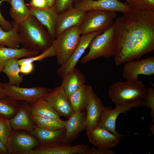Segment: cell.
Returning <instances> with one entry per match:
<instances>
[{
  "mask_svg": "<svg viewBox=\"0 0 154 154\" xmlns=\"http://www.w3.org/2000/svg\"><path fill=\"white\" fill-rule=\"evenodd\" d=\"M114 23L115 64L138 59L154 50V11L131 9Z\"/></svg>",
  "mask_w": 154,
  "mask_h": 154,
  "instance_id": "cell-1",
  "label": "cell"
},
{
  "mask_svg": "<svg viewBox=\"0 0 154 154\" xmlns=\"http://www.w3.org/2000/svg\"><path fill=\"white\" fill-rule=\"evenodd\" d=\"M19 25V37L23 47L42 52L52 46L54 40L46 28L33 16L31 15Z\"/></svg>",
  "mask_w": 154,
  "mask_h": 154,
  "instance_id": "cell-2",
  "label": "cell"
},
{
  "mask_svg": "<svg viewBox=\"0 0 154 154\" xmlns=\"http://www.w3.org/2000/svg\"><path fill=\"white\" fill-rule=\"evenodd\" d=\"M147 90L141 80H126L112 84L108 94L116 107L145 100Z\"/></svg>",
  "mask_w": 154,
  "mask_h": 154,
  "instance_id": "cell-3",
  "label": "cell"
},
{
  "mask_svg": "<svg viewBox=\"0 0 154 154\" xmlns=\"http://www.w3.org/2000/svg\"><path fill=\"white\" fill-rule=\"evenodd\" d=\"M115 27L114 23L103 32L95 36L89 46V50L80 60L81 64L103 57L109 58L114 56L115 50Z\"/></svg>",
  "mask_w": 154,
  "mask_h": 154,
  "instance_id": "cell-4",
  "label": "cell"
},
{
  "mask_svg": "<svg viewBox=\"0 0 154 154\" xmlns=\"http://www.w3.org/2000/svg\"><path fill=\"white\" fill-rule=\"evenodd\" d=\"M79 26L64 31L53 40L52 46L58 65H62L68 60L78 44L81 35Z\"/></svg>",
  "mask_w": 154,
  "mask_h": 154,
  "instance_id": "cell-5",
  "label": "cell"
},
{
  "mask_svg": "<svg viewBox=\"0 0 154 154\" xmlns=\"http://www.w3.org/2000/svg\"><path fill=\"white\" fill-rule=\"evenodd\" d=\"M116 15L114 11L98 9L87 11L79 26L81 35L104 31L112 25Z\"/></svg>",
  "mask_w": 154,
  "mask_h": 154,
  "instance_id": "cell-6",
  "label": "cell"
},
{
  "mask_svg": "<svg viewBox=\"0 0 154 154\" xmlns=\"http://www.w3.org/2000/svg\"><path fill=\"white\" fill-rule=\"evenodd\" d=\"M39 143L30 132L23 130L13 131L7 138L6 146L8 154H33Z\"/></svg>",
  "mask_w": 154,
  "mask_h": 154,
  "instance_id": "cell-7",
  "label": "cell"
},
{
  "mask_svg": "<svg viewBox=\"0 0 154 154\" xmlns=\"http://www.w3.org/2000/svg\"><path fill=\"white\" fill-rule=\"evenodd\" d=\"M1 87L9 98L16 101H24L29 103L42 98L53 89L42 87L22 88L8 83H1Z\"/></svg>",
  "mask_w": 154,
  "mask_h": 154,
  "instance_id": "cell-8",
  "label": "cell"
},
{
  "mask_svg": "<svg viewBox=\"0 0 154 154\" xmlns=\"http://www.w3.org/2000/svg\"><path fill=\"white\" fill-rule=\"evenodd\" d=\"M91 148L80 144L71 145L62 142L40 144L33 149V154H90Z\"/></svg>",
  "mask_w": 154,
  "mask_h": 154,
  "instance_id": "cell-9",
  "label": "cell"
},
{
  "mask_svg": "<svg viewBox=\"0 0 154 154\" xmlns=\"http://www.w3.org/2000/svg\"><path fill=\"white\" fill-rule=\"evenodd\" d=\"M122 75L126 80H139V76L154 74V56H150L140 60H132L125 63Z\"/></svg>",
  "mask_w": 154,
  "mask_h": 154,
  "instance_id": "cell-10",
  "label": "cell"
},
{
  "mask_svg": "<svg viewBox=\"0 0 154 154\" xmlns=\"http://www.w3.org/2000/svg\"><path fill=\"white\" fill-rule=\"evenodd\" d=\"M103 31H97L82 35L79 43L70 57L57 70V75L62 80L69 72L75 67L79 60L89 46L93 38Z\"/></svg>",
  "mask_w": 154,
  "mask_h": 154,
  "instance_id": "cell-11",
  "label": "cell"
},
{
  "mask_svg": "<svg viewBox=\"0 0 154 154\" xmlns=\"http://www.w3.org/2000/svg\"><path fill=\"white\" fill-rule=\"evenodd\" d=\"M42 98L51 104L60 116L68 119L74 112L69 97L61 85L46 94Z\"/></svg>",
  "mask_w": 154,
  "mask_h": 154,
  "instance_id": "cell-12",
  "label": "cell"
},
{
  "mask_svg": "<svg viewBox=\"0 0 154 154\" xmlns=\"http://www.w3.org/2000/svg\"><path fill=\"white\" fill-rule=\"evenodd\" d=\"M145 102L144 100L127 104L116 107L113 110L108 109L105 108L102 114L99 123L97 127L103 128L114 134L120 135L117 132L115 129L116 121L119 115L129 111L133 107L145 105Z\"/></svg>",
  "mask_w": 154,
  "mask_h": 154,
  "instance_id": "cell-13",
  "label": "cell"
},
{
  "mask_svg": "<svg viewBox=\"0 0 154 154\" xmlns=\"http://www.w3.org/2000/svg\"><path fill=\"white\" fill-rule=\"evenodd\" d=\"M73 7L85 11L98 9L122 13L131 9L127 4L118 0H82L74 3Z\"/></svg>",
  "mask_w": 154,
  "mask_h": 154,
  "instance_id": "cell-14",
  "label": "cell"
},
{
  "mask_svg": "<svg viewBox=\"0 0 154 154\" xmlns=\"http://www.w3.org/2000/svg\"><path fill=\"white\" fill-rule=\"evenodd\" d=\"M87 11L73 7L58 14L56 19L55 38L64 31L76 25H80Z\"/></svg>",
  "mask_w": 154,
  "mask_h": 154,
  "instance_id": "cell-15",
  "label": "cell"
},
{
  "mask_svg": "<svg viewBox=\"0 0 154 154\" xmlns=\"http://www.w3.org/2000/svg\"><path fill=\"white\" fill-rule=\"evenodd\" d=\"M86 132L90 142L95 146L102 148H111L114 147L119 143L121 136L98 127Z\"/></svg>",
  "mask_w": 154,
  "mask_h": 154,
  "instance_id": "cell-16",
  "label": "cell"
},
{
  "mask_svg": "<svg viewBox=\"0 0 154 154\" xmlns=\"http://www.w3.org/2000/svg\"><path fill=\"white\" fill-rule=\"evenodd\" d=\"M9 120L13 131L21 130L30 132L36 126L32 118L30 103L24 101H21L18 112Z\"/></svg>",
  "mask_w": 154,
  "mask_h": 154,
  "instance_id": "cell-17",
  "label": "cell"
},
{
  "mask_svg": "<svg viewBox=\"0 0 154 154\" xmlns=\"http://www.w3.org/2000/svg\"><path fill=\"white\" fill-rule=\"evenodd\" d=\"M105 108L100 98L94 92L86 109L85 130L86 132L93 129L98 126Z\"/></svg>",
  "mask_w": 154,
  "mask_h": 154,
  "instance_id": "cell-18",
  "label": "cell"
},
{
  "mask_svg": "<svg viewBox=\"0 0 154 154\" xmlns=\"http://www.w3.org/2000/svg\"><path fill=\"white\" fill-rule=\"evenodd\" d=\"M86 112H74L68 120L66 121V134L62 142L69 144L85 129Z\"/></svg>",
  "mask_w": 154,
  "mask_h": 154,
  "instance_id": "cell-19",
  "label": "cell"
},
{
  "mask_svg": "<svg viewBox=\"0 0 154 154\" xmlns=\"http://www.w3.org/2000/svg\"><path fill=\"white\" fill-rule=\"evenodd\" d=\"M29 8L31 15L34 16L46 28L54 40L55 38L56 24L58 14L53 7L45 9Z\"/></svg>",
  "mask_w": 154,
  "mask_h": 154,
  "instance_id": "cell-20",
  "label": "cell"
},
{
  "mask_svg": "<svg viewBox=\"0 0 154 154\" xmlns=\"http://www.w3.org/2000/svg\"><path fill=\"white\" fill-rule=\"evenodd\" d=\"M94 92L91 86L85 84L69 97L74 112L86 110L87 104Z\"/></svg>",
  "mask_w": 154,
  "mask_h": 154,
  "instance_id": "cell-21",
  "label": "cell"
},
{
  "mask_svg": "<svg viewBox=\"0 0 154 154\" xmlns=\"http://www.w3.org/2000/svg\"><path fill=\"white\" fill-rule=\"evenodd\" d=\"M38 140L40 144L62 142L66 134L65 129L52 130L40 128L36 126L30 132Z\"/></svg>",
  "mask_w": 154,
  "mask_h": 154,
  "instance_id": "cell-22",
  "label": "cell"
},
{
  "mask_svg": "<svg viewBox=\"0 0 154 154\" xmlns=\"http://www.w3.org/2000/svg\"><path fill=\"white\" fill-rule=\"evenodd\" d=\"M62 80L61 85L68 97L86 82L84 76L75 67L69 72Z\"/></svg>",
  "mask_w": 154,
  "mask_h": 154,
  "instance_id": "cell-23",
  "label": "cell"
},
{
  "mask_svg": "<svg viewBox=\"0 0 154 154\" xmlns=\"http://www.w3.org/2000/svg\"><path fill=\"white\" fill-rule=\"evenodd\" d=\"M39 51H31L23 47L21 48H8L0 45V72H2L4 64L8 60L12 58H26L35 56Z\"/></svg>",
  "mask_w": 154,
  "mask_h": 154,
  "instance_id": "cell-24",
  "label": "cell"
},
{
  "mask_svg": "<svg viewBox=\"0 0 154 154\" xmlns=\"http://www.w3.org/2000/svg\"><path fill=\"white\" fill-rule=\"evenodd\" d=\"M13 27L6 31L0 25V45L13 48H18L21 44L19 37V23L13 21Z\"/></svg>",
  "mask_w": 154,
  "mask_h": 154,
  "instance_id": "cell-25",
  "label": "cell"
},
{
  "mask_svg": "<svg viewBox=\"0 0 154 154\" xmlns=\"http://www.w3.org/2000/svg\"><path fill=\"white\" fill-rule=\"evenodd\" d=\"M30 107L32 116L60 118L51 104L43 98L30 103Z\"/></svg>",
  "mask_w": 154,
  "mask_h": 154,
  "instance_id": "cell-26",
  "label": "cell"
},
{
  "mask_svg": "<svg viewBox=\"0 0 154 154\" xmlns=\"http://www.w3.org/2000/svg\"><path fill=\"white\" fill-rule=\"evenodd\" d=\"M10 3L9 15L13 21L20 23L31 15L30 10L25 0H11Z\"/></svg>",
  "mask_w": 154,
  "mask_h": 154,
  "instance_id": "cell-27",
  "label": "cell"
},
{
  "mask_svg": "<svg viewBox=\"0 0 154 154\" xmlns=\"http://www.w3.org/2000/svg\"><path fill=\"white\" fill-rule=\"evenodd\" d=\"M18 59L12 58L5 63L2 72L5 73L9 79V83L19 86L22 82L23 76L20 74V67L18 63Z\"/></svg>",
  "mask_w": 154,
  "mask_h": 154,
  "instance_id": "cell-28",
  "label": "cell"
},
{
  "mask_svg": "<svg viewBox=\"0 0 154 154\" xmlns=\"http://www.w3.org/2000/svg\"><path fill=\"white\" fill-rule=\"evenodd\" d=\"M35 125L41 128L52 130L65 129L66 121L50 117L32 116Z\"/></svg>",
  "mask_w": 154,
  "mask_h": 154,
  "instance_id": "cell-29",
  "label": "cell"
},
{
  "mask_svg": "<svg viewBox=\"0 0 154 154\" xmlns=\"http://www.w3.org/2000/svg\"><path fill=\"white\" fill-rule=\"evenodd\" d=\"M21 101L11 100L8 98L0 100V115L9 120L18 112Z\"/></svg>",
  "mask_w": 154,
  "mask_h": 154,
  "instance_id": "cell-30",
  "label": "cell"
},
{
  "mask_svg": "<svg viewBox=\"0 0 154 154\" xmlns=\"http://www.w3.org/2000/svg\"><path fill=\"white\" fill-rule=\"evenodd\" d=\"M56 55L53 46H52L40 55L38 54L31 57L18 59L17 62L20 66L22 64L33 63L36 61H41L45 58Z\"/></svg>",
  "mask_w": 154,
  "mask_h": 154,
  "instance_id": "cell-31",
  "label": "cell"
},
{
  "mask_svg": "<svg viewBox=\"0 0 154 154\" xmlns=\"http://www.w3.org/2000/svg\"><path fill=\"white\" fill-rule=\"evenodd\" d=\"M13 131L10 120L0 115V139L6 145L8 137Z\"/></svg>",
  "mask_w": 154,
  "mask_h": 154,
  "instance_id": "cell-32",
  "label": "cell"
},
{
  "mask_svg": "<svg viewBox=\"0 0 154 154\" xmlns=\"http://www.w3.org/2000/svg\"><path fill=\"white\" fill-rule=\"evenodd\" d=\"M131 9L154 11V0H126Z\"/></svg>",
  "mask_w": 154,
  "mask_h": 154,
  "instance_id": "cell-33",
  "label": "cell"
},
{
  "mask_svg": "<svg viewBox=\"0 0 154 154\" xmlns=\"http://www.w3.org/2000/svg\"><path fill=\"white\" fill-rule=\"evenodd\" d=\"M145 100V106L147 108L150 109V115L154 121V89L152 87L147 88Z\"/></svg>",
  "mask_w": 154,
  "mask_h": 154,
  "instance_id": "cell-34",
  "label": "cell"
},
{
  "mask_svg": "<svg viewBox=\"0 0 154 154\" xmlns=\"http://www.w3.org/2000/svg\"><path fill=\"white\" fill-rule=\"evenodd\" d=\"M73 0H56L53 7L58 14H60L72 7Z\"/></svg>",
  "mask_w": 154,
  "mask_h": 154,
  "instance_id": "cell-35",
  "label": "cell"
},
{
  "mask_svg": "<svg viewBox=\"0 0 154 154\" xmlns=\"http://www.w3.org/2000/svg\"><path fill=\"white\" fill-rule=\"evenodd\" d=\"M26 5L29 8L45 9L50 7L46 0H31Z\"/></svg>",
  "mask_w": 154,
  "mask_h": 154,
  "instance_id": "cell-36",
  "label": "cell"
},
{
  "mask_svg": "<svg viewBox=\"0 0 154 154\" xmlns=\"http://www.w3.org/2000/svg\"><path fill=\"white\" fill-rule=\"evenodd\" d=\"M11 0H0V6L3 2L6 1L10 3ZM0 25L3 29L6 31L11 30L13 27L12 23L6 20L2 16L0 11Z\"/></svg>",
  "mask_w": 154,
  "mask_h": 154,
  "instance_id": "cell-37",
  "label": "cell"
},
{
  "mask_svg": "<svg viewBox=\"0 0 154 154\" xmlns=\"http://www.w3.org/2000/svg\"><path fill=\"white\" fill-rule=\"evenodd\" d=\"M90 154H114V151L111 148H102L92 146Z\"/></svg>",
  "mask_w": 154,
  "mask_h": 154,
  "instance_id": "cell-38",
  "label": "cell"
},
{
  "mask_svg": "<svg viewBox=\"0 0 154 154\" xmlns=\"http://www.w3.org/2000/svg\"><path fill=\"white\" fill-rule=\"evenodd\" d=\"M20 66V73L24 74H29L32 72L34 70L33 63L22 64Z\"/></svg>",
  "mask_w": 154,
  "mask_h": 154,
  "instance_id": "cell-39",
  "label": "cell"
},
{
  "mask_svg": "<svg viewBox=\"0 0 154 154\" xmlns=\"http://www.w3.org/2000/svg\"><path fill=\"white\" fill-rule=\"evenodd\" d=\"M0 154H8L7 148L0 139Z\"/></svg>",
  "mask_w": 154,
  "mask_h": 154,
  "instance_id": "cell-40",
  "label": "cell"
},
{
  "mask_svg": "<svg viewBox=\"0 0 154 154\" xmlns=\"http://www.w3.org/2000/svg\"><path fill=\"white\" fill-rule=\"evenodd\" d=\"M7 97L4 90L2 88H0V100Z\"/></svg>",
  "mask_w": 154,
  "mask_h": 154,
  "instance_id": "cell-41",
  "label": "cell"
},
{
  "mask_svg": "<svg viewBox=\"0 0 154 154\" xmlns=\"http://www.w3.org/2000/svg\"><path fill=\"white\" fill-rule=\"evenodd\" d=\"M49 7H52L54 5L56 0H46Z\"/></svg>",
  "mask_w": 154,
  "mask_h": 154,
  "instance_id": "cell-42",
  "label": "cell"
},
{
  "mask_svg": "<svg viewBox=\"0 0 154 154\" xmlns=\"http://www.w3.org/2000/svg\"><path fill=\"white\" fill-rule=\"evenodd\" d=\"M149 130L152 135L154 134V125L152 123L150 125Z\"/></svg>",
  "mask_w": 154,
  "mask_h": 154,
  "instance_id": "cell-43",
  "label": "cell"
},
{
  "mask_svg": "<svg viewBox=\"0 0 154 154\" xmlns=\"http://www.w3.org/2000/svg\"><path fill=\"white\" fill-rule=\"evenodd\" d=\"M82 0H73V3H76L80 2Z\"/></svg>",
  "mask_w": 154,
  "mask_h": 154,
  "instance_id": "cell-44",
  "label": "cell"
},
{
  "mask_svg": "<svg viewBox=\"0 0 154 154\" xmlns=\"http://www.w3.org/2000/svg\"><path fill=\"white\" fill-rule=\"evenodd\" d=\"M0 88H2L1 87V82H0Z\"/></svg>",
  "mask_w": 154,
  "mask_h": 154,
  "instance_id": "cell-45",
  "label": "cell"
}]
</instances>
